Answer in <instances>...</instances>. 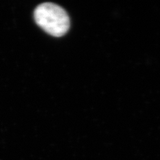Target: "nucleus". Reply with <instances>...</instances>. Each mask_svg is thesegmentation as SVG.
I'll return each mask as SVG.
<instances>
[{
	"instance_id": "nucleus-1",
	"label": "nucleus",
	"mask_w": 160,
	"mask_h": 160,
	"mask_svg": "<svg viewBox=\"0 0 160 160\" xmlns=\"http://www.w3.org/2000/svg\"><path fill=\"white\" fill-rule=\"evenodd\" d=\"M34 19L38 26L54 37H61L69 28L67 12L59 6L52 3L40 4L34 11Z\"/></svg>"
}]
</instances>
